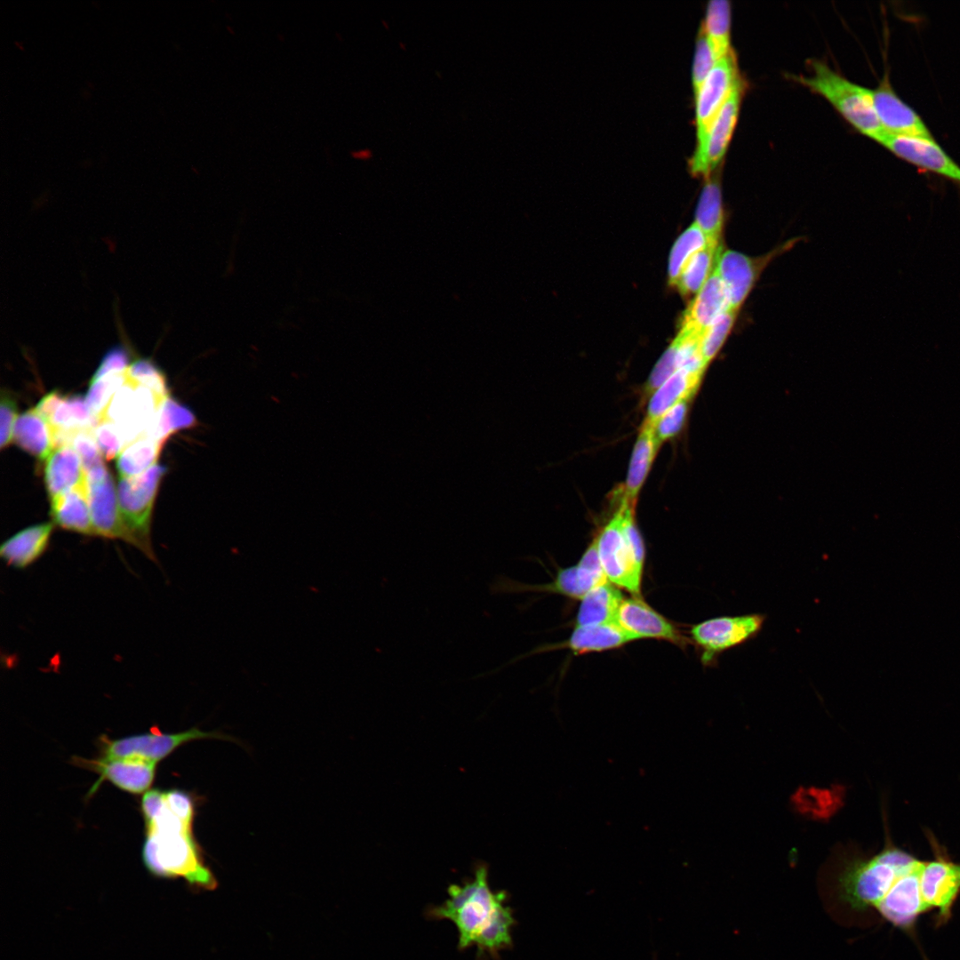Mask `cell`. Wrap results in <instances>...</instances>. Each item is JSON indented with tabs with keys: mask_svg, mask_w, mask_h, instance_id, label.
Wrapping results in <instances>:
<instances>
[{
	"mask_svg": "<svg viewBox=\"0 0 960 960\" xmlns=\"http://www.w3.org/2000/svg\"><path fill=\"white\" fill-rule=\"evenodd\" d=\"M49 423L52 431L74 433L92 430L98 423L80 395L62 396L52 391L44 396L35 407Z\"/></svg>",
	"mask_w": 960,
	"mask_h": 960,
	"instance_id": "ffe728a7",
	"label": "cell"
},
{
	"mask_svg": "<svg viewBox=\"0 0 960 960\" xmlns=\"http://www.w3.org/2000/svg\"><path fill=\"white\" fill-rule=\"evenodd\" d=\"M87 484L95 535L121 539L132 544L131 536L120 513L117 492L111 474L108 472L102 479Z\"/></svg>",
	"mask_w": 960,
	"mask_h": 960,
	"instance_id": "d6986e66",
	"label": "cell"
},
{
	"mask_svg": "<svg viewBox=\"0 0 960 960\" xmlns=\"http://www.w3.org/2000/svg\"><path fill=\"white\" fill-rule=\"evenodd\" d=\"M596 539L599 559L607 580L633 596H639L643 569L636 563L625 539L620 506Z\"/></svg>",
	"mask_w": 960,
	"mask_h": 960,
	"instance_id": "8fae6325",
	"label": "cell"
},
{
	"mask_svg": "<svg viewBox=\"0 0 960 960\" xmlns=\"http://www.w3.org/2000/svg\"><path fill=\"white\" fill-rule=\"evenodd\" d=\"M609 581L595 549L585 550L578 564L560 569L555 580L546 585L529 586L516 582L505 576L496 577L491 585V592L516 593L523 591H548L581 599L594 588Z\"/></svg>",
	"mask_w": 960,
	"mask_h": 960,
	"instance_id": "ba28073f",
	"label": "cell"
},
{
	"mask_svg": "<svg viewBox=\"0 0 960 960\" xmlns=\"http://www.w3.org/2000/svg\"><path fill=\"white\" fill-rule=\"evenodd\" d=\"M51 516L60 527L95 535L92 523L87 480L51 499Z\"/></svg>",
	"mask_w": 960,
	"mask_h": 960,
	"instance_id": "603a6c76",
	"label": "cell"
},
{
	"mask_svg": "<svg viewBox=\"0 0 960 960\" xmlns=\"http://www.w3.org/2000/svg\"><path fill=\"white\" fill-rule=\"evenodd\" d=\"M165 471L164 466L156 463L138 476L121 477L117 486L119 509L132 544L153 561L156 556L150 541L151 514Z\"/></svg>",
	"mask_w": 960,
	"mask_h": 960,
	"instance_id": "5b68a950",
	"label": "cell"
},
{
	"mask_svg": "<svg viewBox=\"0 0 960 960\" xmlns=\"http://www.w3.org/2000/svg\"><path fill=\"white\" fill-rule=\"evenodd\" d=\"M12 439L21 449L40 460H47L54 451L52 428L35 408L18 416Z\"/></svg>",
	"mask_w": 960,
	"mask_h": 960,
	"instance_id": "f1b7e54d",
	"label": "cell"
},
{
	"mask_svg": "<svg viewBox=\"0 0 960 960\" xmlns=\"http://www.w3.org/2000/svg\"><path fill=\"white\" fill-rule=\"evenodd\" d=\"M195 423L192 412L169 396L162 403L155 421L145 434L164 444L171 435Z\"/></svg>",
	"mask_w": 960,
	"mask_h": 960,
	"instance_id": "e575fe53",
	"label": "cell"
},
{
	"mask_svg": "<svg viewBox=\"0 0 960 960\" xmlns=\"http://www.w3.org/2000/svg\"><path fill=\"white\" fill-rule=\"evenodd\" d=\"M616 622L636 639H661L681 648L689 644L687 637L676 627L639 599V596L623 598Z\"/></svg>",
	"mask_w": 960,
	"mask_h": 960,
	"instance_id": "e0dca14e",
	"label": "cell"
},
{
	"mask_svg": "<svg viewBox=\"0 0 960 960\" xmlns=\"http://www.w3.org/2000/svg\"><path fill=\"white\" fill-rule=\"evenodd\" d=\"M204 738L228 739V737L217 732H203L194 727L174 734L164 733L156 729L152 732L117 740H110L106 736L100 740L104 758L136 757L157 763L183 743Z\"/></svg>",
	"mask_w": 960,
	"mask_h": 960,
	"instance_id": "7c38bea8",
	"label": "cell"
},
{
	"mask_svg": "<svg viewBox=\"0 0 960 960\" xmlns=\"http://www.w3.org/2000/svg\"><path fill=\"white\" fill-rule=\"evenodd\" d=\"M637 640L617 622L579 626L572 632L566 646L575 654L619 648Z\"/></svg>",
	"mask_w": 960,
	"mask_h": 960,
	"instance_id": "83f0119b",
	"label": "cell"
},
{
	"mask_svg": "<svg viewBox=\"0 0 960 960\" xmlns=\"http://www.w3.org/2000/svg\"><path fill=\"white\" fill-rule=\"evenodd\" d=\"M708 241L694 222L675 242L669 256L668 281L676 285L684 266L691 257L707 246Z\"/></svg>",
	"mask_w": 960,
	"mask_h": 960,
	"instance_id": "d590c367",
	"label": "cell"
},
{
	"mask_svg": "<svg viewBox=\"0 0 960 960\" xmlns=\"http://www.w3.org/2000/svg\"><path fill=\"white\" fill-rule=\"evenodd\" d=\"M740 76L737 55L732 48L716 63L694 94L697 143L706 136Z\"/></svg>",
	"mask_w": 960,
	"mask_h": 960,
	"instance_id": "4fadbf2b",
	"label": "cell"
},
{
	"mask_svg": "<svg viewBox=\"0 0 960 960\" xmlns=\"http://www.w3.org/2000/svg\"><path fill=\"white\" fill-rule=\"evenodd\" d=\"M746 86L745 80L740 76L711 123L706 136L697 143L690 160L692 174L708 178L723 160L738 122Z\"/></svg>",
	"mask_w": 960,
	"mask_h": 960,
	"instance_id": "9c48e42d",
	"label": "cell"
},
{
	"mask_svg": "<svg viewBox=\"0 0 960 960\" xmlns=\"http://www.w3.org/2000/svg\"><path fill=\"white\" fill-rule=\"evenodd\" d=\"M810 66L811 75L793 78L823 96L859 132L879 143L886 132L876 113L871 89L848 80L822 60H812Z\"/></svg>",
	"mask_w": 960,
	"mask_h": 960,
	"instance_id": "277c9868",
	"label": "cell"
},
{
	"mask_svg": "<svg viewBox=\"0 0 960 960\" xmlns=\"http://www.w3.org/2000/svg\"><path fill=\"white\" fill-rule=\"evenodd\" d=\"M163 444L148 434L128 444L116 460L120 477L138 476L154 466Z\"/></svg>",
	"mask_w": 960,
	"mask_h": 960,
	"instance_id": "1f68e13d",
	"label": "cell"
},
{
	"mask_svg": "<svg viewBox=\"0 0 960 960\" xmlns=\"http://www.w3.org/2000/svg\"><path fill=\"white\" fill-rule=\"evenodd\" d=\"M128 365L129 356L127 353L122 348L112 349L104 356L92 380L99 379L112 371L124 369Z\"/></svg>",
	"mask_w": 960,
	"mask_h": 960,
	"instance_id": "7dc6e473",
	"label": "cell"
},
{
	"mask_svg": "<svg viewBox=\"0 0 960 960\" xmlns=\"http://www.w3.org/2000/svg\"><path fill=\"white\" fill-rule=\"evenodd\" d=\"M731 3L728 0L709 1L701 27L718 60L732 50L731 45Z\"/></svg>",
	"mask_w": 960,
	"mask_h": 960,
	"instance_id": "d6a6232c",
	"label": "cell"
},
{
	"mask_svg": "<svg viewBox=\"0 0 960 960\" xmlns=\"http://www.w3.org/2000/svg\"><path fill=\"white\" fill-rule=\"evenodd\" d=\"M838 854L841 856L836 875L839 896L852 908L860 911L875 908L896 879L920 861L895 846L890 838H886L879 852L869 857L846 850Z\"/></svg>",
	"mask_w": 960,
	"mask_h": 960,
	"instance_id": "3957f363",
	"label": "cell"
},
{
	"mask_svg": "<svg viewBox=\"0 0 960 960\" xmlns=\"http://www.w3.org/2000/svg\"><path fill=\"white\" fill-rule=\"evenodd\" d=\"M52 529V523H42L20 531L1 545L0 556L14 568L29 566L46 550Z\"/></svg>",
	"mask_w": 960,
	"mask_h": 960,
	"instance_id": "cb8c5ba5",
	"label": "cell"
},
{
	"mask_svg": "<svg viewBox=\"0 0 960 960\" xmlns=\"http://www.w3.org/2000/svg\"><path fill=\"white\" fill-rule=\"evenodd\" d=\"M606 581L587 593L578 610L576 627L616 622L623 600L620 591Z\"/></svg>",
	"mask_w": 960,
	"mask_h": 960,
	"instance_id": "f546056e",
	"label": "cell"
},
{
	"mask_svg": "<svg viewBox=\"0 0 960 960\" xmlns=\"http://www.w3.org/2000/svg\"><path fill=\"white\" fill-rule=\"evenodd\" d=\"M126 368L112 371L99 379L91 380L84 399L97 420L103 416L114 395L126 381Z\"/></svg>",
	"mask_w": 960,
	"mask_h": 960,
	"instance_id": "8d00e7d4",
	"label": "cell"
},
{
	"mask_svg": "<svg viewBox=\"0 0 960 960\" xmlns=\"http://www.w3.org/2000/svg\"><path fill=\"white\" fill-rule=\"evenodd\" d=\"M695 223L705 234L708 243H720L724 212L717 176L707 178L699 199Z\"/></svg>",
	"mask_w": 960,
	"mask_h": 960,
	"instance_id": "4dcf8cb0",
	"label": "cell"
},
{
	"mask_svg": "<svg viewBox=\"0 0 960 960\" xmlns=\"http://www.w3.org/2000/svg\"><path fill=\"white\" fill-rule=\"evenodd\" d=\"M879 144L899 158L948 179L960 187V165L946 153L934 138L886 133Z\"/></svg>",
	"mask_w": 960,
	"mask_h": 960,
	"instance_id": "5bb4252c",
	"label": "cell"
},
{
	"mask_svg": "<svg viewBox=\"0 0 960 960\" xmlns=\"http://www.w3.org/2000/svg\"><path fill=\"white\" fill-rule=\"evenodd\" d=\"M126 371L128 376L137 383L152 389L163 398L169 396L164 373L149 360L133 362Z\"/></svg>",
	"mask_w": 960,
	"mask_h": 960,
	"instance_id": "60d3db41",
	"label": "cell"
},
{
	"mask_svg": "<svg viewBox=\"0 0 960 960\" xmlns=\"http://www.w3.org/2000/svg\"><path fill=\"white\" fill-rule=\"evenodd\" d=\"M659 447L653 427L644 421L633 448L623 490L624 498L634 508Z\"/></svg>",
	"mask_w": 960,
	"mask_h": 960,
	"instance_id": "4316f807",
	"label": "cell"
},
{
	"mask_svg": "<svg viewBox=\"0 0 960 960\" xmlns=\"http://www.w3.org/2000/svg\"><path fill=\"white\" fill-rule=\"evenodd\" d=\"M68 445L73 447L81 458L86 473L103 467L102 453L98 446L92 430H80L71 435Z\"/></svg>",
	"mask_w": 960,
	"mask_h": 960,
	"instance_id": "ab89813d",
	"label": "cell"
},
{
	"mask_svg": "<svg viewBox=\"0 0 960 960\" xmlns=\"http://www.w3.org/2000/svg\"><path fill=\"white\" fill-rule=\"evenodd\" d=\"M738 310L729 308L719 315L700 335V351L708 364L719 351L735 322Z\"/></svg>",
	"mask_w": 960,
	"mask_h": 960,
	"instance_id": "74e56055",
	"label": "cell"
},
{
	"mask_svg": "<svg viewBox=\"0 0 960 960\" xmlns=\"http://www.w3.org/2000/svg\"><path fill=\"white\" fill-rule=\"evenodd\" d=\"M126 375V381L116 392L103 416L99 419H107L116 424L125 446L147 432L165 399L132 380L127 371Z\"/></svg>",
	"mask_w": 960,
	"mask_h": 960,
	"instance_id": "52a82bcc",
	"label": "cell"
},
{
	"mask_svg": "<svg viewBox=\"0 0 960 960\" xmlns=\"http://www.w3.org/2000/svg\"><path fill=\"white\" fill-rule=\"evenodd\" d=\"M796 803L803 812L825 817L827 813L831 814L835 806L838 805L839 797L831 790L807 789L797 793Z\"/></svg>",
	"mask_w": 960,
	"mask_h": 960,
	"instance_id": "b9f144b4",
	"label": "cell"
},
{
	"mask_svg": "<svg viewBox=\"0 0 960 960\" xmlns=\"http://www.w3.org/2000/svg\"><path fill=\"white\" fill-rule=\"evenodd\" d=\"M764 263H767L764 258L753 259L735 251L727 250L719 253L715 270L726 287L730 308L739 311Z\"/></svg>",
	"mask_w": 960,
	"mask_h": 960,
	"instance_id": "44dd1931",
	"label": "cell"
},
{
	"mask_svg": "<svg viewBox=\"0 0 960 960\" xmlns=\"http://www.w3.org/2000/svg\"><path fill=\"white\" fill-rule=\"evenodd\" d=\"M729 308L726 287L714 268L684 312L681 328L701 334L719 315Z\"/></svg>",
	"mask_w": 960,
	"mask_h": 960,
	"instance_id": "7402d4cb",
	"label": "cell"
},
{
	"mask_svg": "<svg viewBox=\"0 0 960 960\" xmlns=\"http://www.w3.org/2000/svg\"><path fill=\"white\" fill-rule=\"evenodd\" d=\"M93 435L102 456L109 460L118 456L125 447V442L115 423L100 419L93 428Z\"/></svg>",
	"mask_w": 960,
	"mask_h": 960,
	"instance_id": "ee69618b",
	"label": "cell"
},
{
	"mask_svg": "<svg viewBox=\"0 0 960 960\" xmlns=\"http://www.w3.org/2000/svg\"><path fill=\"white\" fill-rule=\"evenodd\" d=\"M676 344L675 340H673L670 346L657 362L652 372H651L644 388L646 394H652L667 379H668L675 372L678 370L676 363Z\"/></svg>",
	"mask_w": 960,
	"mask_h": 960,
	"instance_id": "f6af8a7d",
	"label": "cell"
},
{
	"mask_svg": "<svg viewBox=\"0 0 960 960\" xmlns=\"http://www.w3.org/2000/svg\"><path fill=\"white\" fill-rule=\"evenodd\" d=\"M874 108L886 133L897 136L933 138L922 117L893 90L886 72L871 89Z\"/></svg>",
	"mask_w": 960,
	"mask_h": 960,
	"instance_id": "2e32d148",
	"label": "cell"
},
{
	"mask_svg": "<svg viewBox=\"0 0 960 960\" xmlns=\"http://www.w3.org/2000/svg\"><path fill=\"white\" fill-rule=\"evenodd\" d=\"M147 838L145 867L155 876L184 879L196 890H214L217 880L193 836L194 803L179 789L147 791L141 801Z\"/></svg>",
	"mask_w": 960,
	"mask_h": 960,
	"instance_id": "6da1fadb",
	"label": "cell"
},
{
	"mask_svg": "<svg viewBox=\"0 0 960 960\" xmlns=\"http://www.w3.org/2000/svg\"><path fill=\"white\" fill-rule=\"evenodd\" d=\"M921 864L922 860L900 876L875 908L882 917L905 932L911 931L919 916L929 910L920 889Z\"/></svg>",
	"mask_w": 960,
	"mask_h": 960,
	"instance_id": "9a60e30c",
	"label": "cell"
},
{
	"mask_svg": "<svg viewBox=\"0 0 960 960\" xmlns=\"http://www.w3.org/2000/svg\"><path fill=\"white\" fill-rule=\"evenodd\" d=\"M701 378L702 375L683 369L675 372L652 393L644 421L653 427L669 408L683 400L691 399Z\"/></svg>",
	"mask_w": 960,
	"mask_h": 960,
	"instance_id": "d4e9b609",
	"label": "cell"
},
{
	"mask_svg": "<svg viewBox=\"0 0 960 960\" xmlns=\"http://www.w3.org/2000/svg\"><path fill=\"white\" fill-rule=\"evenodd\" d=\"M766 619L758 612L711 618L692 625L687 639L698 650L702 665L714 667L723 653L755 639Z\"/></svg>",
	"mask_w": 960,
	"mask_h": 960,
	"instance_id": "8992f818",
	"label": "cell"
},
{
	"mask_svg": "<svg viewBox=\"0 0 960 960\" xmlns=\"http://www.w3.org/2000/svg\"><path fill=\"white\" fill-rule=\"evenodd\" d=\"M689 401L690 399L683 400L669 408L653 426L654 435L660 445L662 442L675 437L683 428Z\"/></svg>",
	"mask_w": 960,
	"mask_h": 960,
	"instance_id": "7bdbcfd3",
	"label": "cell"
},
{
	"mask_svg": "<svg viewBox=\"0 0 960 960\" xmlns=\"http://www.w3.org/2000/svg\"><path fill=\"white\" fill-rule=\"evenodd\" d=\"M73 763L81 767L91 769L100 774V781L107 780L119 788L140 794L151 785L156 763L136 757L100 758L87 760L73 757Z\"/></svg>",
	"mask_w": 960,
	"mask_h": 960,
	"instance_id": "ac0fdd59",
	"label": "cell"
},
{
	"mask_svg": "<svg viewBox=\"0 0 960 960\" xmlns=\"http://www.w3.org/2000/svg\"><path fill=\"white\" fill-rule=\"evenodd\" d=\"M717 61L718 60L716 57L710 42L704 29L702 28V27H700L696 40L692 69V80L694 94L697 92L701 84Z\"/></svg>",
	"mask_w": 960,
	"mask_h": 960,
	"instance_id": "f35d334b",
	"label": "cell"
},
{
	"mask_svg": "<svg viewBox=\"0 0 960 960\" xmlns=\"http://www.w3.org/2000/svg\"><path fill=\"white\" fill-rule=\"evenodd\" d=\"M448 898L440 905H429L425 916L431 920H449L458 931V949L476 948V960H500V952L513 948L512 930L517 922L508 905L505 890L492 891L488 882V866L477 863L473 878L447 889Z\"/></svg>",
	"mask_w": 960,
	"mask_h": 960,
	"instance_id": "7a4b0ae2",
	"label": "cell"
},
{
	"mask_svg": "<svg viewBox=\"0 0 960 960\" xmlns=\"http://www.w3.org/2000/svg\"><path fill=\"white\" fill-rule=\"evenodd\" d=\"M935 858L922 861L920 889L929 910L936 909L937 924H943L952 916L953 906L960 895V863L950 860L946 851L930 836Z\"/></svg>",
	"mask_w": 960,
	"mask_h": 960,
	"instance_id": "30bf717a",
	"label": "cell"
},
{
	"mask_svg": "<svg viewBox=\"0 0 960 960\" xmlns=\"http://www.w3.org/2000/svg\"><path fill=\"white\" fill-rule=\"evenodd\" d=\"M721 249L720 243H708L691 257L676 284L682 295L689 296L701 289L715 268Z\"/></svg>",
	"mask_w": 960,
	"mask_h": 960,
	"instance_id": "836d02e7",
	"label": "cell"
},
{
	"mask_svg": "<svg viewBox=\"0 0 960 960\" xmlns=\"http://www.w3.org/2000/svg\"><path fill=\"white\" fill-rule=\"evenodd\" d=\"M85 480L86 475L81 458L73 447H59L47 459L44 482L51 499Z\"/></svg>",
	"mask_w": 960,
	"mask_h": 960,
	"instance_id": "484cf974",
	"label": "cell"
},
{
	"mask_svg": "<svg viewBox=\"0 0 960 960\" xmlns=\"http://www.w3.org/2000/svg\"><path fill=\"white\" fill-rule=\"evenodd\" d=\"M1 437L0 447L4 449L12 440L13 427L17 420V404L15 400L6 392L1 395Z\"/></svg>",
	"mask_w": 960,
	"mask_h": 960,
	"instance_id": "bcb514c9",
	"label": "cell"
}]
</instances>
